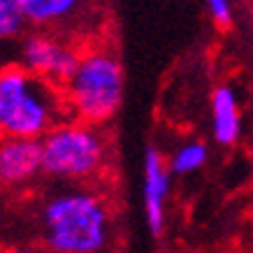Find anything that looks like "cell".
<instances>
[{"instance_id": "8992f818", "label": "cell", "mask_w": 253, "mask_h": 253, "mask_svg": "<svg viewBox=\"0 0 253 253\" xmlns=\"http://www.w3.org/2000/svg\"><path fill=\"white\" fill-rule=\"evenodd\" d=\"M31 28L58 31L79 42L93 40L98 23V0H23Z\"/></svg>"}, {"instance_id": "30bf717a", "label": "cell", "mask_w": 253, "mask_h": 253, "mask_svg": "<svg viewBox=\"0 0 253 253\" xmlns=\"http://www.w3.org/2000/svg\"><path fill=\"white\" fill-rule=\"evenodd\" d=\"M209 146L202 139H184L169 151L168 168L174 176H191L207 165Z\"/></svg>"}, {"instance_id": "7c38bea8", "label": "cell", "mask_w": 253, "mask_h": 253, "mask_svg": "<svg viewBox=\"0 0 253 253\" xmlns=\"http://www.w3.org/2000/svg\"><path fill=\"white\" fill-rule=\"evenodd\" d=\"M207 12L211 16V23L221 31H230L235 23V7L232 0H205Z\"/></svg>"}, {"instance_id": "7a4b0ae2", "label": "cell", "mask_w": 253, "mask_h": 253, "mask_svg": "<svg viewBox=\"0 0 253 253\" xmlns=\"http://www.w3.org/2000/svg\"><path fill=\"white\" fill-rule=\"evenodd\" d=\"M61 88L70 116L95 126L112 121L121 109L126 91V75L114 46L98 38L84 42Z\"/></svg>"}, {"instance_id": "9c48e42d", "label": "cell", "mask_w": 253, "mask_h": 253, "mask_svg": "<svg viewBox=\"0 0 253 253\" xmlns=\"http://www.w3.org/2000/svg\"><path fill=\"white\" fill-rule=\"evenodd\" d=\"M209 119L216 144L232 146L242 137V107L235 88L228 84L216 86L209 98Z\"/></svg>"}, {"instance_id": "8fae6325", "label": "cell", "mask_w": 253, "mask_h": 253, "mask_svg": "<svg viewBox=\"0 0 253 253\" xmlns=\"http://www.w3.org/2000/svg\"><path fill=\"white\" fill-rule=\"evenodd\" d=\"M28 28L23 0H0V49L16 46Z\"/></svg>"}, {"instance_id": "ba28073f", "label": "cell", "mask_w": 253, "mask_h": 253, "mask_svg": "<svg viewBox=\"0 0 253 253\" xmlns=\"http://www.w3.org/2000/svg\"><path fill=\"white\" fill-rule=\"evenodd\" d=\"M42 176L40 139L0 137V188L19 191Z\"/></svg>"}, {"instance_id": "4fadbf2b", "label": "cell", "mask_w": 253, "mask_h": 253, "mask_svg": "<svg viewBox=\"0 0 253 253\" xmlns=\"http://www.w3.org/2000/svg\"><path fill=\"white\" fill-rule=\"evenodd\" d=\"M12 253H56V251H51V249H46L42 244V246H21V249H14Z\"/></svg>"}, {"instance_id": "5b68a950", "label": "cell", "mask_w": 253, "mask_h": 253, "mask_svg": "<svg viewBox=\"0 0 253 253\" xmlns=\"http://www.w3.org/2000/svg\"><path fill=\"white\" fill-rule=\"evenodd\" d=\"M82 44L84 42L65 33L28 28L26 35L16 42V63L31 70L33 75L63 86L77 63Z\"/></svg>"}, {"instance_id": "6da1fadb", "label": "cell", "mask_w": 253, "mask_h": 253, "mask_svg": "<svg viewBox=\"0 0 253 253\" xmlns=\"http://www.w3.org/2000/svg\"><path fill=\"white\" fill-rule=\"evenodd\" d=\"M112 228V202L98 184H61L38 205L40 242L56 253H102Z\"/></svg>"}, {"instance_id": "52a82bcc", "label": "cell", "mask_w": 253, "mask_h": 253, "mask_svg": "<svg viewBox=\"0 0 253 253\" xmlns=\"http://www.w3.org/2000/svg\"><path fill=\"white\" fill-rule=\"evenodd\" d=\"M172 172L168 168V156H163L158 146L149 144L142 163V202L149 232L161 237L168 218V200L172 191Z\"/></svg>"}, {"instance_id": "3957f363", "label": "cell", "mask_w": 253, "mask_h": 253, "mask_svg": "<svg viewBox=\"0 0 253 253\" xmlns=\"http://www.w3.org/2000/svg\"><path fill=\"white\" fill-rule=\"evenodd\" d=\"M68 116L61 86L16 61L0 65V137L40 139Z\"/></svg>"}, {"instance_id": "277c9868", "label": "cell", "mask_w": 253, "mask_h": 253, "mask_svg": "<svg viewBox=\"0 0 253 253\" xmlns=\"http://www.w3.org/2000/svg\"><path fill=\"white\" fill-rule=\"evenodd\" d=\"M40 149L42 176L56 184H100L112 161V144L102 126L75 116L40 137Z\"/></svg>"}]
</instances>
